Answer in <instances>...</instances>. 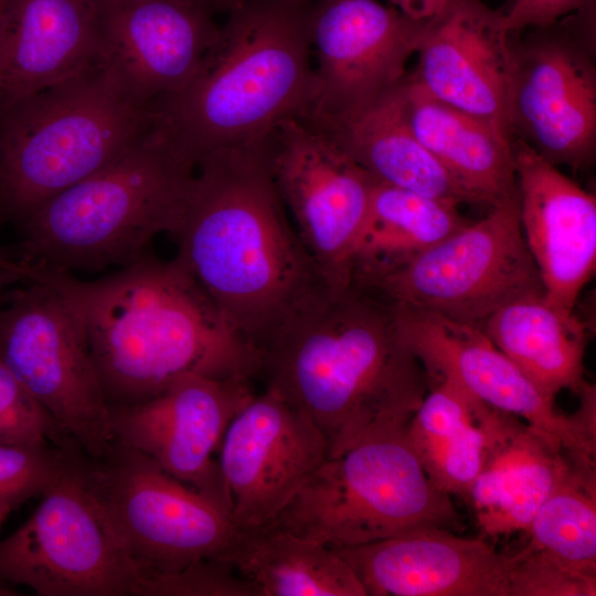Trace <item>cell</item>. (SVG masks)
<instances>
[{
	"label": "cell",
	"mask_w": 596,
	"mask_h": 596,
	"mask_svg": "<svg viewBox=\"0 0 596 596\" xmlns=\"http://www.w3.org/2000/svg\"><path fill=\"white\" fill-rule=\"evenodd\" d=\"M23 281L45 284L77 308L108 405H132L188 373L253 380L260 352L223 317L174 257L146 254L96 280L10 262Z\"/></svg>",
	"instance_id": "obj_1"
},
{
	"label": "cell",
	"mask_w": 596,
	"mask_h": 596,
	"mask_svg": "<svg viewBox=\"0 0 596 596\" xmlns=\"http://www.w3.org/2000/svg\"><path fill=\"white\" fill-rule=\"evenodd\" d=\"M266 389L321 432L328 458L405 427L429 389L387 302L347 283L309 298L260 350Z\"/></svg>",
	"instance_id": "obj_2"
},
{
	"label": "cell",
	"mask_w": 596,
	"mask_h": 596,
	"mask_svg": "<svg viewBox=\"0 0 596 596\" xmlns=\"http://www.w3.org/2000/svg\"><path fill=\"white\" fill-rule=\"evenodd\" d=\"M172 236L175 257L259 352L329 285L289 224L266 143L201 163Z\"/></svg>",
	"instance_id": "obj_3"
},
{
	"label": "cell",
	"mask_w": 596,
	"mask_h": 596,
	"mask_svg": "<svg viewBox=\"0 0 596 596\" xmlns=\"http://www.w3.org/2000/svg\"><path fill=\"white\" fill-rule=\"evenodd\" d=\"M308 0H241L193 79L152 111V130L196 170L207 159L260 148L301 116L312 94Z\"/></svg>",
	"instance_id": "obj_4"
},
{
	"label": "cell",
	"mask_w": 596,
	"mask_h": 596,
	"mask_svg": "<svg viewBox=\"0 0 596 596\" xmlns=\"http://www.w3.org/2000/svg\"><path fill=\"white\" fill-rule=\"evenodd\" d=\"M195 170L150 130L111 162L21 222L8 260L72 274L130 265L177 230Z\"/></svg>",
	"instance_id": "obj_5"
},
{
	"label": "cell",
	"mask_w": 596,
	"mask_h": 596,
	"mask_svg": "<svg viewBox=\"0 0 596 596\" xmlns=\"http://www.w3.org/2000/svg\"><path fill=\"white\" fill-rule=\"evenodd\" d=\"M152 126L103 56L0 113V227L95 173Z\"/></svg>",
	"instance_id": "obj_6"
},
{
	"label": "cell",
	"mask_w": 596,
	"mask_h": 596,
	"mask_svg": "<svg viewBox=\"0 0 596 596\" xmlns=\"http://www.w3.org/2000/svg\"><path fill=\"white\" fill-rule=\"evenodd\" d=\"M405 428L369 436L327 458L268 523L330 547L460 530L450 496L429 479Z\"/></svg>",
	"instance_id": "obj_7"
},
{
	"label": "cell",
	"mask_w": 596,
	"mask_h": 596,
	"mask_svg": "<svg viewBox=\"0 0 596 596\" xmlns=\"http://www.w3.org/2000/svg\"><path fill=\"white\" fill-rule=\"evenodd\" d=\"M81 462L148 596H159L163 581L198 563L228 561L238 530L232 512L146 455L113 439L99 458L82 451Z\"/></svg>",
	"instance_id": "obj_8"
},
{
	"label": "cell",
	"mask_w": 596,
	"mask_h": 596,
	"mask_svg": "<svg viewBox=\"0 0 596 596\" xmlns=\"http://www.w3.org/2000/svg\"><path fill=\"white\" fill-rule=\"evenodd\" d=\"M65 465L29 519L0 541V587L40 596H148L140 575L91 489L82 450Z\"/></svg>",
	"instance_id": "obj_9"
},
{
	"label": "cell",
	"mask_w": 596,
	"mask_h": 596,
	"mask_svg": "<svg viewBox=\"0 0 596 596\" xmlns=\"http://www.w3.org/2000/svg\"><path fill=\"white\" fill-rule=\"evenodd\" d=\"M349 283L392 306L479 328L505 304L544 292L522 234L518 196L408 260Z\"/></svg>",
	"instance_id": "obj_10"
},
{
	"label": "cell",
	"mask_w": 596,
	"mask_h": 596,
	"mask_svg": "<svg viewBox=\"0 0 596 596\" xmlns=\"http://www.w3.org/2000/svg\"><path fill=\"white\" fill-rule=\"evenodd\" d=\"M0 361L91 458L113 441L108 404L74 304L38 281L10 290L0 307Z\"/></svg>",
	"instance_id": "obj_11"
},
{
	"label": "cell",
	"mask_w": 596,
	"mask_h": 596,
	"mask_svg": "<svg viewBox=\"0 0 596 596\" xmlns=\"http://www.w3.org/2000/svg\"><path fill=\"white\" fill-rule=\"evenodd\" d=\"M594 1L512 44L508 102L517 136L551 163L582 169L596 149Z\"/></svg>",
	"instance_id": "obj_12"
},
{
	"label": "cell",
	"mask_w": 596,
	"mask_h": 596,
	"mask_svg": "<svg viewBox=\"0 0 596 596\" xmlns=\"http://www.w3.org/2000/svg\"><path fill=\"white\" fill-rule=\"evenodd\" d=\"M398 331L428 377L448 380L486 405L550 436L577 460L595 466L596 394L585 383L573 415L557 412L519 368L476 326L392 306Z\"/></svg>",
	"instance_id": "obj_13"
},
{
	"label": "cell",
	"mask_w": 596,
	"mask_h": 596,
	"mask_svg": "<svg viewBox=\"0 0 596 596\" xmlns=\"http://www.w3.org/2000/svg\"><path fill=\"white\" fill-rule=\"evenodd\" d=\"M266 149L280 199L323 278L347 284L376 180L301 117L280 121Z\"/></svg>",
	"instance_id": "obj_14"
},
{
	"label": "cell",
	"mask_w": 596,
	"mask_h": 596,
	"mask_svg": "<svg viewBox=\"0 0 596 596\" xmlns=\"http://www.w3.org/2000/svg\"><path fill=\"white\" fill-rule=\"evenodd\" d=\"M254 395L251 380L188 373L146 402L108 405L109 425L114 439L232 512L213 454L233 417Z\"/></svg>",
	"instance_id": "obj_15"
},
{
	"label": "cell",
	"mask_w": 596,
	"mask_h": 596,
	"mask_svg": "<svg viewBox=\"0 0 596 596\" xmlns=\"http://www.w3.org/2000/svg\"><path fill=\"white\" fill-rule=\"evenodd\" d=\"M426 21V20H425ZM425 21L376 0H317L310 19L312 94L299 117L330 115L396 88L416 53Z\"/></svg>",
	"instance_id": "obj_16"
},
{
	"label": "cell",
	"mask_w": 596,
	"mask_h": 596,
	"mask_svg": "<svg viewBox=\"0 0 596 596\" xmlns=\"http://www.w3.org/2000/svg\"><path fill=\"white\" fill-rule=\"evenodd\" d=\"M328 458L317 426L266 389L233 417L220 446L219 466L240 526L268 523Z\"/></svg>",
	"instance_id": "obj_17"
},
{
	"label": "cell",
	"mask_w": 596,
	"mask_h": 596,
	"mask_svg": "<svg viewBox=\"0 0 596 596\" xmlns=\"http://www.w3.org/2000/svg\"><path fill=\"white\" fill-rule=\"evenodd\" d=\"M103 57L153 111L193 79L221 26L203 0H96Z\"/></svg>",
	"instance_id": "obj_18"
},
{
	"label": "cell",
	"mask_w": 596,
	"mask_h": 596,
	"mask_svg": "<svg viewBox=\"0 0 596 596\" xmlns=\"http://www.w3.org/2000/svg\"><path fill=\"white\" fill-rule=\"evenodd\" d=\"M504 13L481 0H447L425 21L408 76L435 98L511 137L508 102L513 54Z\"/></svg>",
	"instance_id": "obj_19"
},
{
	"label": "cell",
	"mask_w": 596,
	"mask_h": 596,
	"mask_svg": "<svg viewBox=\"0 0 596 596\" xmlns=\"http://www.w3.org/2000/svg\"><path fill=\"white\" fill-rule=\"evenodd\" d=\"M519 219L545 297L574 311L596 266L595 196L512 138Z\"/></svg>",
	"instance_id": "obj_20"
},
{
	"label": "cell",
	"mask_w": 596,
	"mask_h": 596,
	"mask_svg": "<svg viewBox=\"0 0 596 596\" xmlns=\"http://www.w3.org/2000/svg\"><path fill=\"white\" fill-rule=\"evenodd\" d=\"M332 549L366 596H508L509 555L483 539L427 529Z\"/></svg>",
	"instance_id": "obj_21"
},
{
	"label": "cell",
	"mask_w": 596,
	"mask_h": 596,
	"mask_svg": "<svg viewBox=\"0 0 596 596\" xmlns=\"http://www.w3.org/2000/svg\"><path fill=\"white\" fill-rule=\"evenodd\" d=\"M579 464L546 434L491 407L483 461L467 501L481 534L526 531L542 503Z\"/></svg>",
	"instance_id": "obj_22"
},
{
	"label": "cell",
	"mask_w": 596,
	"mask_h": 596,
	"mask_svg": "<svg viewBox=\"0 0 596 596\" xmlns=\"http://www.w3.org/2000/svg\"><path fill=\"white\" fill-rule=\"evenodd\" d=\"M102 56L96 0H9L0 30V113Z\"/></svg>",
	"instance_id": "obj_23"
},
{
	"label": "cell",
	"mask_w": 596,
	"mask_h": 596,
	"mask_svg": "<svg viewBox=\"0 0 596 596\" xmlns=\"http://www.w3.org/2000/svg\"><path fill=\"white\" fill-rule=\"evenodd\" d=\"M401 85L360 107L301 118L329 137L377 182L458 205L472 203L412 131Z\"/></svg>",
	"instance_id": "obj_24"
},
{
	"label": "cell",
	"mask_w": 596,
	"mask_h": 596,
	"mask_svg": "<svg viewBox=\"0 0 596 596\" xmlns=\"http://www.w3.org/2000/svg\"><path fill=\"white\" fill-rule=\"evenodd\" d=\"M401 94L412 131L472 203L492 207L518 196L511 137L435 98L408 74Z\"/></svg>",
	"instance_id": "obj_25"
},
{
	"label": "cell",
	"mask_w": 596,
	"mask_h": 596,
	"mask_svg": "<svg viewBox=\"0 0 596 596\" xmlns=\"http://www.w3.org/2000/svg\"><path fill=\"white\" fill-rule=\"evenodd\" d=\"M481 329L547 398L566 389L578 393L585 383V326L544 292L505 304Z\"/></svg>",
	"instance_id": "obj_26"
},
{
	"label": "cell",
	"mask_w": 596,
	"mask_h": 596,
	"mask_svg": "<svg viewBox=\"0 0 596 596\" xmlns=\"http://www.w3.org/2000/svg\"><path fill=\"white\" fill-rule=\"evenodd\" d=\"M228 561L257 596H366L336 550L270 523L238 525Z\"/></svg>",
	"instance_id": "obj_27"
},
{
	"label": "cell",
	"mask_w": 596,
	"mask_h": 596,
	"mask_svg": "<svg viewBox=\"0 0 596 596\" xmlns=\"http://www.w3.org/2000/svg\"><path fill=\"white\" fill-rule=\"evenodd\" d=\"M490 406L453 382L435 380L409 418L405 436L433 483L468 501L488 443Z\"/></svg>",
	"instance_id": "obj_28"
},
{
	"label": "cell",
	"mask_w": 596,
	"mask_h": 596,
	"mask_svg": "<svg viewBox=\"0 0 596 596\" xmlns=\"http://www.w3.org/2000/svg\"><path fill=\"white\" fill-rule=\"evenodd\" d=\"M458 207L376 181L351 251L348 281L395 267L461 228L468 221Z\"/></svg>",
	"instance_id": "obj_29"
},
{
	"label": "cell",
	"mask_w": 596,
	"mask_h": 596,
	"mask_svg": "<svg viewBox=\"0 0 596 596\" xmlns=\"http://www.w3.org/2000/svg\"><path fill=\"white\" fill-rule=\"evenodd\" d=\"M525 546L577 571L596 574L595 466L576 465L542 503Z\"/></svg>",
	"instance_id": "obj_30"
},
{
	"label": "cell",
	"mask_w": 596,
	"mask_h": 596,
	"mask_svg": "<svg viewBox=\"0 0 596 596\" xmlns=\"http://www.w3.org/2000/svg\"><path fill=\"white\" fill-rule=\"evenodd\" d=\"M64 446L19 447L0 444V525L28 500L41 497L61 473Z\"/></svg>",
	"instance_id": "obj_31"
},
{
	"label": "cell",
	"mask_w": 596,
	"mask_h": 596,
	"mask_svg": "<svg viewBox=\"0 0 596 596\" xmlns=\"http://www.w3.org/2000/svg\"><path fill=\"white\" fill-rule=\"evenodd\" d=\"M71 439L0 361V444L61 447Z\"/></svg>",
	"instance_id": "obj_32"
},
{
	"label": "cell",
	"mask_w": 596,
	"mask_h": 596,
	"mask_svg": "<svg viewBox=\"0 0 596 596\" xmlns=\"http://www.w3.org/2000/svg\"><path fill=\"white\" fill-rule=\"evenodd\" d=\"M596 574H588L522 547L509 556L508 596H595Z\"/></svg>",
	"instance_id": "obj_33"
},
{
	"label": "cell",
	"mask_w": 596,
	"mask_h": 596,
	"mask_svg": "<svg viewBox=\"0 0 596 596\" xmlns=\"http://www.w3.org/2000/svg\"><path fill=\"white\" fill-rule=\"evenodd\" d=\"M594 0H512L505 26L510 34L546 26L581 10Z\"/></svg>",
	"instance_id": "obj_34"
},
{
	"label": "cell",
	"mask_w": 596,
	"mask_h": 596,
	"mask_svg": "<svg viewBox=\"0 0 596 596\" xmlns=\"http://www.w3.org/2000/svg\"><path fill=\"white\" fill-rule=\"evenodd\" d=\"M20 283L22 281L15 274L0 269V307L7 301L12 287Z\"/></svg>",
	"instance_id": "obj_35"
},
{
	"label": "cell",
	"mask_w": 596,
	"mask_h": 596,
	"mask_svg": "<svg viewBox=\"0 0 596 596\" xmlns=\"http://www.w3.org/2000/svg\"><path fill=\"white\" fill-rule=\"evenodd\" d=\"M394 8L411 19L425 21L421 18L418 0H390Z\"/></svg>",
	"instance_id": "obj_36"
},
{
	"label": "cell",
	"mask_w": 596,
	"mask_h": 596,
	"mask_svg": "<svg viewBox=\"0 0 596 596\" xmlns=\"http://www.w3.org/2000/svg\"><path fill=\"white\" fill-rule=\"evenodd\" d=\"M447 0H418L422 20H428L437 14L445 6Z\"/></svg>",
	"instance_id": "obj_37"
},
{
	"label": "cell",
	"mask_w": 596,
	"mask_h": 596,
	"mask_svg": "<svg viewBox=\"0 0 596 596\" xmlns=\"http://www.w3.org/2000/svg\"><path fill=\"white\" fill-rule=\"evenodd\" d=\"M206 2L213 10H230L233 6L238 3L241 0H203Z\"/></svg>",
	"instance_id": "obj_38"
},
{
	"label": "cell",
	"mask_w": 596,
	"mask_h": 596,
	"mask_svg": "<svg viewBox=\"0 0 596 596\" xmlns=\"http://www.w3.org/2000/svg\"><path fill=\"white\" fill-rule=\"evenodd\" d=\"M9 0H0V30L3 23V19L7 12Z\"/></svg>",
	"instance_id": "obj_39"
}]
</instances>
